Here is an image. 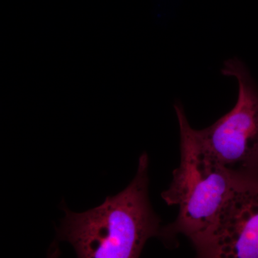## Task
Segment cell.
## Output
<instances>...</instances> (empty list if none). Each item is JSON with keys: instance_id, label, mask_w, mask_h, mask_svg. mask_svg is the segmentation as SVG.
Masks as SVG:
<instances>
[{"instance_id": "3", "label": "cell", "mask_w": 258, "mask_h": 258, "mask_svg": "<svg viewBox=\"0 0 258 258\" xmlns=\"http://www.w3.org/2000/svg\"><path fill=\"white\" fill-rule=\"evenodd\" d=\"M222 74L238 84L235 106L208 128L196 130L199 143L209 155L238 174L258 166V88L249 70L239 59L224 63Z\"/></svg>"}, {"instance_id": "2", "label": "cell", "mask_w": 258, "mask_h": 258, "mask_svg": "<svg viewBox=\"0 0 258 258\" xmlns=\"http://www.w3.org/2000/svg\"><path fill=\"white\" fill-rule=\"evenodd\" d=\"M174 108L179 125L181 159L179 167L173 171L170 186L161 197L168 205L179 207V214L174 223L161 229L160 237L182 234L198 251L211 235L240 175L204 150L183 107L176 104Z\"/></svg>"}, {"instance_id": "1", "label": "cell", "mask_w": 258, "mask_h": 258, "mask_svg": "<svg viewBox=\"0 0 258 258\" xmlns=\"http://www.w3.org/2000/svg\"><path fill=\"white\" fill-rule=\"evenodd\" d=\"M149 158H139L137 174L123 191L82 213L64 208L57 237L73 246L82 258L139 257L146 242L160 237V220L149 196Z\"/></svg>"}, {"instance_id": "4", "label": "cell", "mask_w": 258, "mask_h": 258, "mask_svg": "<svg viewBox=\"0 0 258 258\" xmlns=\"http://www.w3.org/2000/svg\"><path fill=\"white\" fill-rule=\"evenodd\" d=\"M199 255L258 258V179L239 176L215 228Z\"/></svg>"}]
</instances>
